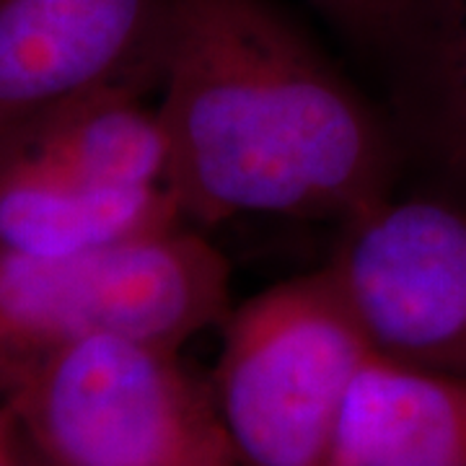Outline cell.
Returning a JSON list of instances; mask_svg holds the SVG:
<instances>
[{"mask_svg": "<svg viewBox=\"0 0 466 466\" xmlns=\"http://www.w3.org/2000/svg\"><path fill=\"white\" fill-rule=\"evenodd\" d=\"M184 226L168 187H94L16 156H0V254H91L158 238Z\"/></svg>", "mask_w": 466, "mask_h": 466, "instance_id": "ba28073f", "label": "cell"}, {"mask_svg": "<svg viewBox=\"0 0 466 466\" xmlns=\"http://www.w3.org/2000/svg\"><path fill=\"white\" fill-rule=\"evenodd\" d=\"M327 262L383 358L466 379V210L449 195L379 202Z\"/></svg>", "mask_w": 466, "mask_h": 466, "instance_id": "5b68a950", "label": "cell"}, {"mask_svg": "<svg viewBox=\"0 0 466 466\" xmlns=\"http://www.w3.org/2000/svg\"><path fill=\"white\" fill-rule=\"evenodd\" d=\"M18 466H50L36 451L24 441V435H21V459H18Z\"/></svg>", "mask_w": 466, "mask_h": 466, "instance_id": "4fadbf2b", "label": "cell"}, {"mask_svg": "<svg viewBox=\"0 0 466 466\" xmlns=\"http://www.w3.org/2000/svg\"><path fill=\"white\" fill-rule=\"evenodd\" d=\"M156 106L187 226H345L394 195L404 164L386 112L275 0H171Z\"/></svg>", "mask_w": 466, "mask_h": 466, "instance_id": "6da1fadb", "label": "cell"}, {"mask_svg": "<svg viewBox=\"0 0 466 466\" xmlns=\"http://www.w3.org/2000/svg\"><path fill=\"white\" fill-rule=\"evenodd\" d=\"M231 311V265L179 231L73 257L0 254V400L60 350L122 334L179 350Z\"/></svg>", "mask_w": 466, "mask_h": 466, "instance_id": "3957f363", "label": "cell"}, {"mask_svg": "<svg viewBox=\"0 0 466 466\" xmlns=\"http://www.w3.org/2000/svg\"><path fill=\"white\" fill-rule=\"evenodd\" d=\"M0 156H16L60 177L112 189L168 187L171 150L158 106L116 88L67 104L16 135Z\"/></svg>", "mask_w": 466, "mask_h": 466, "instance_id": "30bf717a", "label": "cell"}, {"mask_svg": "<svg viewBox=\"0 0 466 466\" xmlns=\"http://www.w3.org/2000/svg\"><path fill=\"white\" fill-rule=\"evenodd\" d=\"M3 400L50 466H238L213 391L158 342L91 337Z\"/></svg>", "mask_w": 466, "mask_h": 466, "instance_id": "277c9868", "label": "cell"}, {"mask_svg": "<svg viewBox=\"0 0 466 466\" xmlns=\"http://www.w3.org/2000/svg\"><path fill=\"white\" fill-rule=\"evenodd\" d=\"M171 0H0V146L101 91L161 88Z\"/></svg>", "mask_w": 466, "mask_h": 466, "instance_id": "8992f818", "label": "cell"}, {"mask_svg": "<svg viewBox=\"0 0 466 466\" xmlns=\"http://www.w3.org/2000/svg\"><path fill=\"white\" fill-rule=\"evenodd\" d=\"M337 32L366 52L397 0H309Z\"/></svg>", "mask_w": 466, "mask_h": 466, "instance_id": "8fae6325", "label": "cell"}, {"mask_svg": "<svg viewBox=\"0 0 466 466\" xmlns=\"http://www.w3.org/2000/svg\"><path fill=\"white\" fill-rule=\"evenodd\" d=\"M366 52L404 161L466 198V0H397Z\"/></svg>", "mask_w": 466, "mask_h": 466, "instance_id": "52a82bcc", "label": "cell"}, {"mask_svg": "<svg viewBox=\"0 0 466 466\" xmlns=\"http://www.w3.org/2000/svg\"><path fill=\"white\" fill-rule=\"evenodd\" d=\"M370 348L324 265L223 319L213 397L238 466H332L350 389Z\"/></svg>", "mask_w": 466, "mask_h": 466, "instance_id": "7a4b0ae2", "label": "cell"}, {"mask_svg": "<svg viewBox=\"0 0 466 466\" xmlns=\"http://www.w3.org/2000/svg\"><path fill=\"white\" fill-rule=\"evenodd\" d=\"M21 459V428L8 400H0V466H18Z\"/></svg>", "mask_w": 466, "mask_h": 466, "instance_id": "7c38bea8", "label": "cell"}, {"mask_svg": "<svg viewBox=\"0 0 466 466\" xmlns=\"http://www.w3.org/2000/svg\"><path fill=\"white\" fill-rule=\"evenodd\" d=\"M332 466H466V379L373 352L350 389Z\"/></svg>", "mask_w": 466, "mask_h": 466, "instance_id": "9c48e42d", "label": "cell"}]
</instances>
